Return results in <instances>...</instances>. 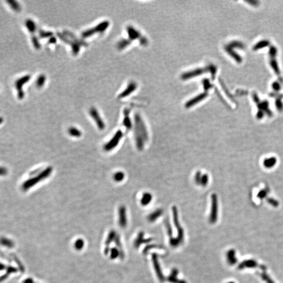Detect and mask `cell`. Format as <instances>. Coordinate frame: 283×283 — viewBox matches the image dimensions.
<instances>
[{
	"label": "cell",
	"mask_w": 283,
	"mask_h": 283,
	"mask_svg": "<svg viewBox=\"0 0 283 283\" xmlns=\"http://www.w3.org/2000/svg\"><path fill=\"white\" fill-rule=\"evenodd\" d=\"M134 137L137 149L142 151L149 141V134L144 121L138 114L135 116Z\"/></svg>",
	"instance_id": "6da1fadb"
},
{
	"label": "cell",
	"mask_w": 283,
	"mask_h": 283,
	"mask_svg": "<svg viewBox=\"0 0 283 283\" xmlns=\"http://www.w3.org/2000/svg\"><path fill=\"white\" fill-rule=\"evenodd\" d=\"M172 212L173 217V223L177 230V236L176 237H171L169 239V244L173 248L179 247L183 243L184 239V231L183 228L181 226L179 220L178 210L175 205L172 207Z\"/></svg>",
	"instance_id": "7a4b0ae2"
},
{
	"label": "cell",
	"mask_w": 283,
	"mask_h": 283,
	"mask_svg": "<svg viewBox=\"0 0 283 283\" xmlns=\"http://www.w3.org/2000/svg\"><path fill=\"white\" fill-rule=\"evenodd\" d=\"M218 218V199L216 193H212L211 196V209H210L209 222L215 224Z\"/></svg>",
	"instance_id": "3957f363"
},
{
	"label": "cell",
	"mask_w": 283,
	"mask_h": 283,
	"mask_svg": "<svg viewBox=\"0 0 283 283\" xmlns=\"http://www.w3.org/2000/svg\"><path fill=\"white\" fill-rule=\"evenodd\" d=\"M123 137V133L121 130L117 131L112 137L103 146V149L105 151H111L115 149L120 143Z\"/></svg>",
	"instance_id": "277c9868"
},
{
	"label": "cell",
	"mask_w": 283,
	"mask_h": 283,
	"mask_svg": "<svg viewBox=\"0 0 283 283\" xmlns=\"http://www.w3.org/2000/svg\"><path fill=\"white\" fill-rule=\"evenodd\" d=\"M31 78L29 75H25L21 78H18L15 82V85L16 89L17 97L19 99H22L24 97V92L23 87L25 83H27Z\"/></svg>",
	"instance_id": "5b68a950"
},
{
	"label": "cell",
	"mask_w": 283,
	"mask_h": 283,
	"mask_svg": "<svg viewBox=\"0 0 283 283\" xmlns=\"http://www.w3.org/2000/svg\"><path fill=\"white\" fill-rule=\"evenodd\" d=\"M151 260L153 264L154 269L156 272V275L157 276V278L161 283L164 282L165 281V278L164 277L163 273L162 272L161 267L160 266V264L159 263V260H158V255L156 253H153L151 254Z\"/></svg>",
	"instance_id": "8992f818"
},
{
	"label": "cell",
	"mask_w": 283,
	"mask_h": 283,
	"mask_svg": "<svg viewBox=\"0 0 283 283\" xmlns=\"http://www.w3.org/2000/svg\"><path fill=\"white\" fill-rule=\"evenodd\" d=\"M90 114L93 120L95 122L97 127H98L99 129L101 131H102L105 129V123L95 109L94 108L91 109V110L90 111Z\"/></svg>",
	"instance_id": "52a82bcc"
},
{
	"label": "cell",
	"mask_w": 283,
	"mask_h": 283,
	"mask_svg": "<svg viewBox=\"0 0 283 283\" xmlns=\"http://www.w3.org/2000/svg\"><path fill=\"white\" fill-rule=\"evenodd\" d=\"M179 274V271L176 268H173L171 271V273L169 274L167 280L170 283H187L186 281L183 279H181L177 277Z\"/></svg>",
	"instance_id": "ba28073f"
},
{
	"label": "cell",
	"mask_w": 283,
	"mask_h": 283,
	"mask_svg": "<svg viewBox=\"0 0 283 283\" xmlns=\"http://www.w3.org/2000/svg\"><path fill=\"white\" fill-rule=\"evenodd\" d=\"M163 209L161 208L157 209L155 211L149 214V215L147 216V220L149 222L153 223L158 219L159 218L161 217V215H163Z\"/></svg>",
	"instance_id": "9c48e42d"
},
{
	"label": "cell",
	"mask_w": 283,
	"mask_h": 283,
	"mask_svg": "<svg viewBox=\"0 0 283 283\" xmlns=\"http://www.w3.org/2000/svg\"><path fill=\"white\" fill-rule=\"evenodd\" d=\"M227 261L230 265H234L237 263V259L236 257L235 251L233 249H231L227 252Z\"/></svg>",
	"instance_id": "30bf717a"
},
{
	"label": "cell",
	"mask_w": 283,
	"mask_h": 283,
	"mask_svg": "<svg viewBox=\"0 0 283 283\" xmlns=\"http://www.w3.org/2000/svg\"><path fill=\"white\" fill-rule=\"evenodd\" d=\"M152 199H153V196L151 193L149 192H145L142 196L140 202L143 206H147L151 203Z\"/></svg>",
	"instance_id": "8fae6325"
},
{
	"label": "cell",
	"mask_w": 283,
	"mask_h": 283,
	"mask_svg": "<svg viewBox=\"0 0 283 283\" xmlns=\"http://www.w3.org/2000/svg\"><path fill=\"white\" fill-rule=\"evenodd\" d=\"M123 124L127 131H129L132 129V123L131 120L130 119L129 116V111H127L125 112L124 118L123 121Z\"/></svg>",
	"instance_id": "7c38bea8"
},
{
	"label": "cell",
	"mask_w": 283,
	"mask_h": 283,
	"mask_svg": "<svg viewBox=\"0 0 283 283\" xmlns=\"http://www.w3.org/2000/svg\"><path fill=\"white\" fill-rule=\"evenodd\" d=\"M69 135L73 137H80L82 135V132L77 127H71L68 130Z\"/></svg>",
	"instance_id": "4fadbf2b"
},
{
	"label": "cell",
	"mask_w": 283,
	"mask_h": 283,
	"mask_svg": "<svg viewBox=\"0 0 283 283\" xmlns=\"http://www.w3.org/2000/svg\"><path fill=\"white\" fill-rule=\"evenodd\" d=\"M6 2L11 8L14 11L19 12L21 10V6L20 3L17 2V1L14 0H7Z\"/></svg>",
	"instance_id": "5bb4252c"
},
{
	"label": "cell",
	"mask_w": 283,
	"mask_h": 283,
	"mask_svg": "<svg viewBox=\"0 0 283 283\" xmlns=\"http://www.w3.org/2000/svg\"><path fill=\"white\" fill-rule=\"evenodd\" d=\"M256 262L255 261L250 260V261H245L239 265V269H242L245 267H255L256 266Z\"/></svg>",
	"instance_id": "9a60e30c"
},
{
	"label": "cell",
	"mask_w": 283,
	"mask_h": 283,
	"mask_svg": "<svg viewBox=\"0 0 283 283\" xmlns=\"http://www.w3.org/2000/svg\"><path fill=\"white\" fill-rule=\"evenodd\" d=\"M25 26L29 32L33 33L36 31V26L35 22L32 20L28 19L25 22Z\"/></svg>",
	"instance_id": "2e32d148"
},
{
	"label": "cell",
	"mask_w": 283,
	"mask_h": 283,
	"mask_svg": "<svg viewBox=\"0 0 283 283\" xmlns=\"http://www.w3.org/2000/svg\"><path fill=\"white\" fill-rule=\"evenodd\" d=\"M113 178L115 182L120 183L124 179L125 173L121 171H117L113 175Z\"/></svg>",
	"instance_id": "e0dca14e"
},
{
	"label": "cell",
	"mask_w": 283,
	"mask_h": 283,
	"mask_svg": "<svg viewBox=\"0 0 283 283\" xmlns=\"http://www.w3.org/2000/svg\"><path fill=\"white\" fill-rule=\"evenodd\" d=\"M151 241H152V239H151V238L147 239H144V233L143 232H141L139 233L138 239H137V242L135 244L137 247H139L141 244H142V243H149V242H151Z\"/></svg>",
	"instance_id": "ac0fdd59"
},
{
	"label": "cell",
	"mask_w": 283,
	"mask_h": 283,
	"mask_svg": "<svg viewBox=\"0 0 283 283\" xmlns=\"http://www.w3.org/2000/svg\"><path fill=\"white\" fill-rule=\"evenodd\" d=\"M276 163V159L274 157L267 159L264 161V165L267 168H270L274 166Z\"/></svg>",
	"instance_id": "d6986e66"
},
{
	"label": "cell",
	"mask_w": 283,
	"mask_h": 283,
	"mask_svg": "<svg viewBox=\"0 0 283 283\" xmlns=\"http://www.w3.org/2000/svg\"><path fill=\"white\" fill-rule=\"evenodd\" d=\"M209 177L207 173H203L202 175L201 181H200V186L203 187H205L209 183Z\"/></svg>",
	"instance_id": "ffe728a7"
},
{
	"label": "cell",
	"mask_w": 283,
	"mask_h": 283,
	"mask_svg": "<svg viewBox=\"0 0 283 283\" xmlns=\"http://www.w3.org/2000/svg\"><path fill=\"white\" fill-rule=\"evenodd\" d=\"M119 214L120 215V217L122 220V223H126V209L125 207L122 206L119 209Z\"/></svg>",
	"instance_id": "44dd1931"
},
{
	"label": "cell",
	"mask_w": 283,
	"mask_h": 283,
	"mask_svg": "<svg viewBox=\"0 0 283 283\" xmlns=\"http://www.w3.org/2000/svg\"><path fill=\"white\" fill-rule=\"evenodd\" d=\"M165 226L166 227L167 234L169 235V238H171V237H172V235H173V229H172V228H171V226L169 219H166L165 221Z\"/></svg>",
	"instance_id": "7402d4cb"
},
{
	"label": "cell",
	"mask_w": 283,
	"mask_h": 283,
	"mask_svg": "<svg viewBox=\"0 0 283 283\" xmlns=\"http://www.w3.org/2000/svg\"><path fill=\"white\" fill-rule=\"evenodd\" d=\"M202 175H203V174H202L201 172L200 171H197L196 173L195 176H194V181H195V183H196L197 185L200 186V181H201Z\"/></svg>",
	"instance_id": "603a6c76"
},
{
	"label": "cell",
	"mask_w": 283,
	"mask_h": 283,
	"mask_svg": "<svg viewBox=\"0 0 283 283\" xmlns=\"http://www.w3.org/2000/svg\"><path fill=\"white\" fill-rule=\"evenodd\" d=\"M155 248H157V249H161L162 248V247L161 246H160V245H149V246L145 248V249H144V253H146L147 252L149 251L151 249H155Z\"/></svg>",
	"instance_id": "cb8c5ba5"
},
{
	"label": "cell",
	"mask_w": 283,
	"mask_h": 283,
	"mask_svg": "<svg viewBox=\"0 0 283 283\" xmlns=\"http://www.w3.org/2000/svg\"><path fill=\"white\" fill-rule=\"evenodd\" d=\"M228 283H235L233 282H228Z\"/></svg>",
	"instance_id": "d4e9b609"
}]
</instances>
